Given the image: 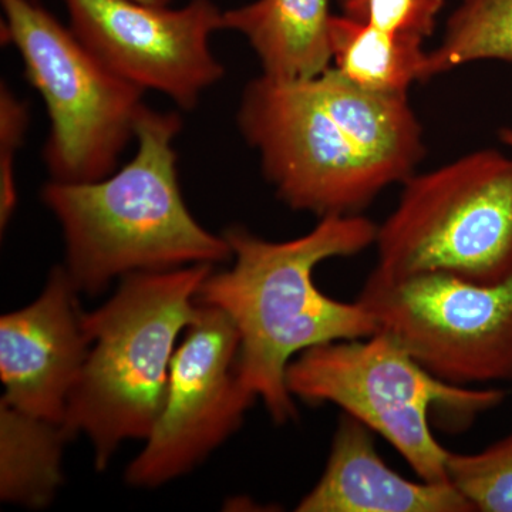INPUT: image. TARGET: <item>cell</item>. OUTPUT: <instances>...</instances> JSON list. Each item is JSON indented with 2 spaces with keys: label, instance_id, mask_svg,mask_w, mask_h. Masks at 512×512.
Wrapping results in <instances>:
<instances>
[{
  "label": "cell",
  "instance_id": "6da1fadb",
  "mask_svg": "<svg viewBox=\"0 0 512 512\" xmlns=\"http://www.w3.org/2000/svg\"><path fill=\"white\" fill-rule=\"evenodd\" d=\"M237 124L276 197L318 218L362 214L426 154L409 94L370 92L333 67L299 82L256 77Z\"/></svg>",
  "mask_w": 512,
  "mask_h": 512
},
{
  "label": "cell",
  "instance_id": "7a4b0ae2",
  "mask_svg": "<svg viewBox=\"0 0 512 512\" xmlns=\"http://www.w3.org/2000/svg\"><path fill=\"white\" fill-rule=\"evenodd\" d=\"M375 222L360 215L319 218L316 227L289 241H268L245 227L225 229L234 265L211 272L197 302L227 313L237 326L238 377L278 424L295 419L286 370L299 353L379 332L360 301L330 298L315 284L322 262L349 258L376 244Z\"/></svg>",
  "mask_w": 512,
  "mask_h": 512
},
{
  "label": "cell",
  "instance_id": "3957f363",
  "mask_svg": "<svg viewBox=\"0 0 512 512\" xmlns=\"http://www.w3.org/2000/svg\"><path fill=\"white\" fill-rule=\"evenodd\" d=\"M181 128L174 111L146 106L136 154L120 170L92 183L50 180L42 188L43 204L62 227L63 266L77 291L97 295L114 279L137 272L232 258L224 234L202 227L185 204L174 148Z\"/></svg>",
  "mask_w": 512,
  "mask_h": 512
},
{
  "label": "cell",
  "instance_id": "277c9868",
  "mask_svg": "<svg viewBox=\"0 0 512 512\" xmlns=\"http://www.w3.org/2000/svg\"><path fill=\"white\" fill-rule=\"evenodd\" d=\"M214 265L137 272L83 315L90 340L82 377L67 410L70 439L86 434L96 470L117 448L147 440L163 410L177 340L197 318V296Z\"/></svg>",
  "mask_w": 512,
  "mask_h": 512
},
{
  "label": "cell",
  "instance_id": "5b68a950",
  "mask_svg": "<svg viewBox=\"0 0 512 512\" xmlns=\"http://www.w3.org/2000/svg\"><path fill=\"white\" fill-rule=\"evenodd\" d=\"M293 399L335 404L389 441L420 480L450 483L451 451L431 430L433 410L473 420L504 402L498 389H473L437 379L389 333L335 340L299 353L286 370Z\"/></svg>",
  "mask_w": 512,
  "mask_h": 512
},
{
  "label": "cell",
  "instance_id": "8992f818",
  "mask_svg": "<svg viewBox=\"0 0 512 512\" xmlns=\"http://www.w3.org/2000/svg\"><path fill=\"white\" fill-rule=\"evenodd\" d=\"M377 228L376 271L498 284L512 276V153L473 151L414 173Z\"/></svg>",
  "mask_w": 512,
  "mask_h": 512
},
{
  "label": "cell",
  "instance_id": "52a82bcc",
  "mask_svg": "<svg viewBox=\"0 0 512 512\" xmlns=\"http://www.w3.org/2000/svg\"><path fill=\"white\" fill-rule=\"evenodd\" d=\"M3 42L22 57L49 116L43 161L53 181L92 183L117 170L146 92L101 62L36 0H0Z\"/></svg>",
  "mask_w": 512,
  "mask_h": 512
},
{
  "label": "cell",
  "instance_id": "ba28073f",
  "mask_svg": "<svg viewBox=\"0 0 512 512\" xmlns=\"http://www.w3.org/2000/svg\"><path fill=\"white\" fill-rule=\"evenodd\" d=\"M357 301L437 379L463 387L512 382V276L476 284L373 269Z\"/></svg>",
  "mask_w": 512,
  "mask_h": 512
},
{
  "label": "cell",
  "instance_id": "9c48e42d",
  "mask_svg": "<svg viewBox=\"0 0 512 512\" xmlns=\"http://www.w3.org/2000/svg\"><path fill=\"white\" fill-rule=\"evenodd\" d=\"M239 345L227 313L198 303L175 350L160 417L127 467L131 487L156 488L190 473L241 427L256 399L239 382Z\"/></svg>",
  "mask_w": 512,
  "mask_h": 512
},
{
  "label": "cell",
  "instance_id": "30bf717a",
  "mask_svg": "<svg viewBox=\"0 0 512 512\" xmlns=\"http://www.w3.org/2000/svg\"><path fill=\"white\" fill-rule=\"evenodd\" d=\"M63 2L70 29L101 62L180 109H195L225 76L211 49L212 35L224 30V12L211 0H191L180 9L136 0Z\"/></svg>",
  "mask_w": 512,
  "mask_h": 512
},
{
  "label": "cell",
  "instance_id": "8fae6325",
  "mask_svg": "<svg viewBox=\"0 0 512 512\" xmlns=\"http://www.w3.org/2000/svg\"><path fill=\"white\" fill-rule=\"evenodd\" d=\"M79 293L66 268L56 266L36 301L2 316V402L64 424L90 350Z\"/></svg>",
  "mask_w": 512,
  "mask_h": 512
},
{
  "label": "cell",
  "instance_id": "7c38bea8",
  "mask_svg": "<svg viewBox=\"0 0 512 512\" xmlns=\"http://www.w3.org/2000/svg\"><path fill=\"white\" fill-rule=\"evenodd\" d=\"M299 512H473L451 483L412 481L377 453L372 430L343 414L325 471L296 507Z\"/></svg>",
  "mask_w": 512,
  "mask_h": 512
},
{
  "label": "cell",
  "instance_id": "4fadbf2b",
  "mask_svg": "<svg viewBox=\"0 0 512 512\" xmlns=\"http://www.w3.org/2000/svg\"><path fill=\"white\" fill-rule=\"evenodd\" d=\"M330 0H255L224 12V30L244 36L276 82L313 79L332 67Z\"/></svg>",
  "mask_w": 512,
  "mask_h": 512
},
{
  "label": "cell",
  "instance_id": "5bb4252c",
  "mask_svg": "<svg viewBox=\"0 0 512 512\" xmlns=\"http://www.w3.org/2000/svg\"><path fill=\"white\" fill-rule=\"evenodd\" d=\"M64 424L20 412L0 400V498L30 510L52 504L63 484Z\"/></svg>",
  "mask_w": 512,
  "mask_h": 512
},
{
  "label": "cell",
  "instance_id": "9a60e30c",
  "mask_svg": "<svg viewBox=\"0 0 512 512\" xmlns=\"http://www.w3.org/2000/svg\"><path fill=\"white\" fill-rule=\"evenodd\" d=\"M330 50L333 69L370 92L409 94L413 84L426 82L429 50L419 36L333 15Z\"/></svg>",
  "mask_w": 512,
  "mask_h": 512
},
{
  "label": "cell",
  "instance_id": "2e32d148",
  "mask_svg": "<svg viewBox=\"0 0 512 512\" xmlns=\"http://www.w3.org/2000/svg\"><path fill=\"white\" fill-rule=\"evenodd\" d=\"M484 60L512 63V0H463L429 50L426 82Z\"/></svg>",
  "mask_w": 512,
  "mask_h": 512
},
{
  "label": "cell",
  "instance_id": "e0dca14e",
  "mask_svg": "<svg viewBox=\"0 0 512 512\" xmlns=\"http://www.w3.org/2000/svg\"><path fill=\"white\" fill-rule=\"evenodd\" d=\"M447 471L474 511L512 512V431L477 453H451Z\"/></svg>",
  "mask_w": 512,
  "mask_h": 512
},
{
  "label": "cell",
  "instance_id": "ac0fdd59",
  "mask_svg": "<svg viewBox=\"0 0 512 512\" xmlns=\"http://www.w3.org/2000/svg\"><path fill=\"white\" fill-rule=\"evenodd\" d=\"M340 15L426 40L436 29L444 0H338Z\"/></svg>",
  "mask_w": 512,
  "mask_h": 512
},
{
  "label": "cell",
  "instance_id": "d6986e66",
  "mask_svg": "<svg viewBox=\"0 0 512 512\" xmlns=\"http://www.w3.org/2000/svg\"><path fill=\"white\" fill-rule=\"evenodd\" d=\"M29 109L25 101L2 83L0 87V225L8 227L18 204L16 190V154L29 127Z\"/></svg>",
  "mask_w": 512,
  "mask_h": 512
},
{
  "label": "cell",
  "instance_id": "ffe728a7",
  "mask_svg": "<svg viewBox=\"0 0 512 512\" xmlns=\"http://www.w3.org/2000/svg\"><path fill=\"white\" fill-rule=\"evenodd\" d=\"M498 136H500L501 143L512 153V127L501 128Z\"/></svg>",
  "mask_w": 512,
  "mask_h": 512
},
{
  "label": "cell",
  "instance_id": "44dd1931",
  "mask_svg": "<svg viewBox=\"0 0 512 512\" xmlns=\"http://www.w3.org/2000/svg\"><path fill=\"white\" fill-rule=\"evenodd\" d=\"M136 2L146 3V5L153 6H168L171 3V0H136Z\"/></svg>",
  "mask_w": 512,
  "mask_h": 512
}]
</instances>
